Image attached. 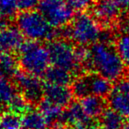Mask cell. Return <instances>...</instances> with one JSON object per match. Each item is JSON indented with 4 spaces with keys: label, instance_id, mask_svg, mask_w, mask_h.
<instances>
[{
    "label": "cell",
    "instance_id": "cell-20",
    "mask_svg": "<svg viewBox=\"0 0 129 129\" xmlns=\"http://www.w3.org/2000/svg\"><path fill=\"white\" fill-rule=\"evenodd\" d=\"M0 121L3 129H20L22 127V117L11 111L2 112Z\"/></svg>",
    "mask_w": 129,
    "mask_h": 129
},
{
    "label": "cell",
    "instance_id": "cell-6",
    "mask_svg": "<svg viewBox=\"0 0 129 129\" xmlns=\"http://www.w3.org/2000/svg\"><path fill=\"white\" fill-rule=\"evenodd\" d=\"M38 9L54 28L67 26L75 17L68 0H41Z\"/></svg>",
    "mask_w": 129,
    "mask_h": 129
},
{
    "label": "cell",
    "instance_id": "cell-9",
    "mask_svg": "<svg viewBox=\"0 0 129 129\" xmlns=\"http://www.w3.org/2000/svg\"><path fill=\"white\" fill-rule=\"evenodd\" d=\"M44 99L58 106L64 108L68 107L72 103L74 95L71 88L68 85H57L45 83Z\"/></svg>",
    "mask_w": 129,
    "mask_h": 129
},
{
    "label": "cell",
    "instance_id": "cell-8",
    "mask_svg": "<svg viewBox=\"0 0 129 129\" xmlns=\"http://www.w3.org/2000/svg\"><path fill=\"white\" fill-rule=\"evenodd\" d=\"M92 13L102 28H112L118 22L121 8L116 0H98L92 5Z\"/></svg>",
    "mask_w": 129,
    "mask_h": 129
},
{
    "label": "cell",
    "instance_id": "cell-18",
    "mask_svg": "<svg viewBox=\"0 0 129 129\" xmlns=\"http://www.w3.org/2000/svg\"><path fill=\"white\" fill-rule=\"evenodd\" d=\"M19 93L16 85L12 84L10 80L0 78V110L8 109L11 102Z\"/></svg>",
    "mask_w": 129,
    "mask_h": 129
},
{
    "label": "cell",
    "instance_id": "cell-22",
    "mask_svg": "<svg viewBox=\"0 0 129 129\" xmlns=\"http://www.w3.org/2000/svg\"><path fill=\"white\" fill-rule=\"evenodd\" d=\"M30 106L31 105L23 98V96L20 93H18L16 97L13 99V100L11 102L7 111H11V112L19 114V115H23L27 111L30 110V108H29Z\"/></svg>",
    "mask_w": 129,
    "mask_h": 129
},
{
    "label": "cell",
    "instance_id": "cell-7",
    "mask_svg": "<svg viewBox=\"0 0 129 129\" xmlns=\"http://www.w3.org/2000/svg\"><path fill=\"white\" fill-rule=\"evenodd\" d=\"M15 85L19 92L30 105H39L44 99L45 84L37 76L19 72L14 78Z\"/></svg>",
    "mask_w": 129,
    "mask_h": 129
},
{
    "label": "cell",
    "instance_id": "cell-5",
    "mask_svg": "<svg viewBox=\"0 0 129 129\" xmlns=\"http://www.w3.org/2000/svg\"><path fill=\"white\" fill-rule=\"evenodd\" d=\"M50 62L54 66L62 68L72 74L77 73L82 69L77 57L76 48L65 39H55L47 45Z\"/></svg>",
    "mask_w": 129,
    "mask_h": 129
},
{
    "label": "cell",
    "instance_id": "cell-12",
    "mask_svg": "<svg viewBox=\"0 0 129 129\" xmlns=\"http://www.w3.org/2000/svg\"><path fill=\"white\" fill-rule=\"evenodd\" d=\"M19 57L12 53L0 54V78L11 80L14 79L19 72Z\"/></svg>",
    "mask_w": 129,
    "mask_h": 129
},
{
    "label": "cell",
    "instance_id": "cell-23",
    "mask_svg": "<svg viewBox=\"0 0 129 129\" xmlns=\"http://www.w3.org/2000/svg\"><path fill=\"white\" fill-rule=\"evenodd\" d=\"M116 49L125 63L129 62V33L124 34L116 40Z\"/></svg>",
    "mask_w": 129,
    "mask_h": 129
},
{
    "label": "cell",
    "instance_id": "cell-25",
    "mask_svg": "<svg viewBox=\"0 0 129 129\" xmlns=\"http://www.w3.org/2000/svg\"><path fill=\"white\" fill-rule=\"evenodd\" d=\"M74 10L83 11L94 5L95 0H68Z\"/></svg>",
    "mask_w": 129,
    "mask_h": 129
},
{
    "label": "cell",
    "instance_id": "cell-13",
    "mask_svg": "<svg viewBox=\"0 0 129 129\" xmlns=\"http://www.w3.org/2000/svg\"><path fill=\"white\" fill-rule=\"evenodd\" d=\"M85 114L90 119H99L106 109V100L99 96L90 95L85 97L80 101Z\"/></svg>",
    "mask_w": 129,
    "mask_h": 129
},
{
    "label": "cell",
    "instance_id": "cell-4",
    "mask_svg": "<svg viewBox=\"0 0 129 129\" xmlns=\"http://www.w3.org/2000/svg\"><path fill=\"white\" fill-rule=\"evenodd\" d=\"M69 27V39L72 40L78 46L93 45L99 41L102 27L94 16L87 12L77 14Z\"/></svg>",
    "mask_w": 129,
    "mask_h": 129
},
{
    "label": "cell",
    "instance_id": "cell-17",
    "mask_svg": "<svg viewBox=\"0 0 129 129\" xmlns=\"http://www.w3.org/2000/svg\"><path fill=\"white\" fill-rule=\"evenodd\" d=\"M22 127L24 129H48V125L41 111L30 109L22 116Z\"/></svg>",
    "mask_w": 129,
    "mask_h": 129
},
{
    "label": "cell",
    "instance_id": "cell-16",
    "mask_svg": "<svg viewBox=\"0 0 129 129\" xmlns=\"http://www.w3.org/2000/svg\"><path fill=\"white\" fill-rule=\"evenodd\" d=\"M38 106H39V110L46 119L48 126H54L61 124L63 111H64L61 107L51 103L46 99H43Z\"/></svg>",
    "mask_w": 129,
    "mask_h": 129
},
{
    "label": "cell",
    "instance_id": "cell-29",
    "mask_svg": "<svg viewBox=\"0 0 129 129\" xmlns=\"http://www.w3.org/2000/svg\"><path fill=\"white\" fill-rule=\"evenodd\" d=\"M121 129H129V119L126 121H125Z\"/></svg>",
    "mask_w": 129,
    "mask_h": 129
},
{
    "label": "cell",
    "instance_id": "cell-31",
    "mask_svg": "<svg viewBox=\"0 0 129 129\" xmlns=\"http://www.w3.org/2000/svg\"><path fill=\"white\" fill-rule=\"evenodd\" d=\"M127 65H128V67H129V62H128V64H127Z\"/></svg>",
    "mask_w": 129,
    "mask_h": 129
},
{
    "label": "cell",
    "instance_id": "cell-11",
    "mask_svg": "<svg viewBox=\"0 0 129 129\" xmlns=\"http://www.w3.org/2000/svg\"><path fill=\"white\" fill-rule=\"evenodd\" d=\"M86 77L90 88V95L99 96V97H108L112 90L111 81L97 72H87Z\"/></svg>",
    "mask_w": 129,
    "mask_h": 129
},
{
    "label": "cell",
    "instance_id": "cell-15",
    "mask_svg": "<svg viewBox=\"0 0 129 129\" xmlns=\"http://www.w3.org/2000/svg\"><path fill=\"white\" fill-rule=\"evenodd\" d=\"M108 101L112 110L122 117L129 119V92L112 90L108 96Z\"/></svg>",
    "mask_w": 129,
    "mask_h": 129
},
{
    "label": "cell",
    "instance_id": "cell-27",
    "mask_svg": "<svg viewBox=\"0 0 129 129\" xmlns=\"http://www.w3.org/2000/svg\"><path fill=\"white\" fill-rule=\"evenodd\" d=\"M7 20H8V19H5V18L2 17V16L0 15V31H1L2 29L5 28L6 26H8V24H7Z\"/></svg>",
    "mask_w": 129,
    "mask_h": 129
},
{
    "label": "cell",
    "instance_id": "cell-28",
    "mask_svg": "<svg viewBox=\"0 0 129 129\" xmlns=\"http://www.w3.org/2000/svg\"><path fill=\"white\" fill-rule=\"evenodd\" d=\"M52 129H66V127L64 126V125L58 124V125H56V126H52Z\"/></svg>",
    "mask_w": 129,
    "mask_h": 129
},
{
    "label": "cell",
    "instance_id": "cell-26",
    "mask_svg": "<svg viewBox=\"0 0 129 129\" xmlns=\"http://www.w3.org/2000/svg\"><path fill=\"white\" fill-rule=\"evenodd\" d=\"M118 4L119 5V6L122 9H126L129 7V0H116Z\"/></svg>",
    "mask_w": 129,
    "mask_h": 129
},
{
    "label": "cell",
    "instance_id": "cell-1",
    "mask_svg": "<svg viewBox=\"0 0 129 129\" xmlns=\"http://www.w3.org/2000/svg\"><path fill=\"white\" fill-rule=\"evenodd\" d=\"M125 61L113 44L98 42L91 45L90 57L85 69L94 70L110 81H117L125 73Z\"/></svg>",
    "mask_w": 129,
    "mask_h": 129
},
{
    "label": "cell",
    "instance_id": "cell-10",
    "mask_svg": "<svg viewBox=\"0 0 129 129\" xmlns=\"http://www.w3.org/2000/svg\"><path fill=\"white\" fill-rule=\"evenodd\" d=\"M24 36L17 26H6L0 31V54L12 53L19 49Z\"/></svg>",
    "mask_w": 129,
    "mask_h": 129
},
{
    "label": "cell",
    "instance_id": "cell-2",
    "mask_svg": "<svg viewBox=\"0 0 129 129\" xmlns=\"http://www.w3.org/2000/svg\"><path fill=\"white\" fill-rule=\"evenodd\" d=\"M15 20L16 26L27 40L49 42L58 39V28L52 26L40 11L20 12Z\"/></svg>",
    "mask_w": 129,
    "mask_h": 129
},
{
    "label": "cell",
    "instance_id": "cell-14",
    "mask_svg": "<svg viewBox=\"0 0 129 129\" xmlns=\"http://www.w3.org/2000/svg\"><path fill=\"white\" fill-rule=\"evenodd\" d=\"M42 77L46 83L57 85H69L74 80L71 72L54 65L46 70Z\"/></svg>",
    "mask_w": 129,
    "mask_h": 129
},
{
    "label": "cell",
    "instance_id": "cell-24",
    "mask_svg": "<svg viewBox=\"0 0 129 129\" xmlns=\"http://www.w3.org/2000/svg\"><path fill=\"white\" fill-rule=\"evenodd\" d=\"M41 0H18V9L20 12L34 11L39 7Z\"/></svg>",
    "mask_w": 129,
    "mask_h": 129
},
{
    "label": "cell",
    "instance_id": "cell-19",
    "mask_svg": "<svg viewBox=\"0 0 129 129\" xmlns=\"http://www.w3.org/2000/svg\"><path fill=\"white\" fill-rule=\"evenodd\" d=\"M124 122V117L111 107L105 109L99 118V125L103 129H121Z\"/></svg>",
    "mask_w": 129,
    "mask_h": 129
},
{
    "label": "cell",
    "instance_id": "cell-3",
    "mask_svg": "<svg viewBox=\"0 0 129 129\" xmlns=\"http://www.w3.org/2000/svg\"><path fill=\"white\" fill-rule=\"evenodd\" d=\"M19 51V61L23 71L32 75L43 76L49 68L50 58L47 46L40 41L27 40L24 41Z\"/></svg>",
    "mask_w": 129,
    "mask_h": 129
},
{
    "label": "cell",
    "instance_id": "cell-30",
    "mask_svg": "<svg viewBox=\"0 0 129 129\" xmlns=\"http://www.w3.org/2000/svg\"><path fill=\"white\" fill-rule=\"evenodd\" d=\"M0 129H3L2 128V126H1V121H0Z\"/></svg>",
    "mask_w": 129,
    "mask_h": 129
},
{
    "label": "cell",
    "instance_id": "cell-21",
    "mask_svg": "<svg viewBox=\"0 0 129 129\" xmlns=\"http://www.w3.org/2000/svg\"><path fill=\"white\" fill-rule=\"evenodd\" d=\"M18 0H0V15L6 19L17 16Z\"/></svg>",
    "mask_w": 129,
    "mask_h": 129
}]
</instances>
